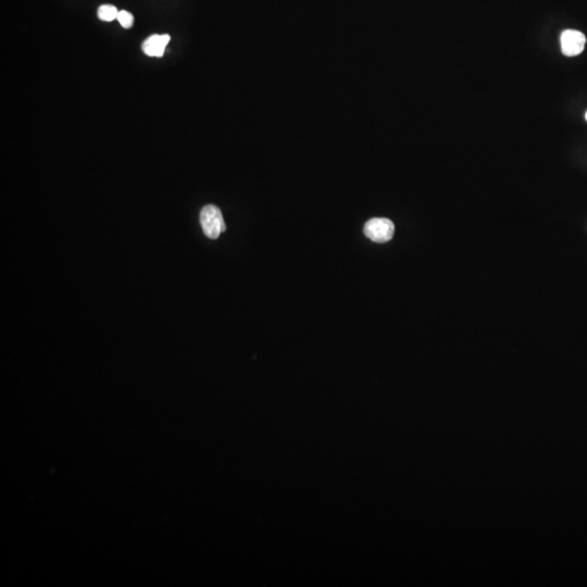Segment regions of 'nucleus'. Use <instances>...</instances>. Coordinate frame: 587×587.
Wrapping results in <instances>:
<instances>
[{"label": "nucleus", "mask_w": 587, "mask_h": 587, "mask_svg": "<svg viewBox=\"0 0 587 587\" xmlns=\"http://www.w3.org/2000/svg\"><path fill=\"white\" fill-rule=\"evenodd\" d=\"M585 119H586V121H587V113H586V115H585Z\"/></svg>", "instance_id": "nucleus-7"}, {"label": "nucleus", "mask_w": 587, "mask_h": 587, "mask_svg": "<svg viewBox=\"0 0 587 587\" xmlns=\"http://www.w3.org/2000/svg\"><path fill=\"white\" fill-rule=\"evenodd\" d=\"M363 232L372 242H387L394 236L395 225L389 219H371L365 223Z\"/></svg>", "instance_id": "nucleus-2"}, {"label": "nucleus", "mask_w": 587, "mask_h": 587, "mask_svg": "<svg viewBox=\"0 0 587 587\" xmlns=\"http://www.w3.org/2000/svg\"><path fill=\"white\" fill-rule=\"evenodd\" d=\"M201 224L207 238L217 240L221 233H224V220L222 212L217 205H208L203 207L201 212Z\"/></svg>", "instance_id": "nucleus-1"}, {"label": "nucleus", "mask_w": 587, "mask_h": 587, "mask_svg": "<svg viewBox=\"0 0 587 587\" xmlns=\"http://www.w3.org/2000/svg\"><path fill=\"white\" fill-rule=\"evenodd\" d=\"M170 41H171V36L168 34L152 35L143 43V52L147 56L160 58V57L164 56L166 45L169 44Z\"/></svg>", "instance_id": "nucleus-4"}, {"label": "nucleus", "mask_w": 587, "mask_h": 587, "mask_svg": "<svg viewBox=\"0 0 587 587\" xmlns=\"http://www.w3.org/2000/svg\"><path fill=\"white\" fill-rule=\"evenodd\" d=\"M117 15H119V11L115 6L103 5L98 8V17L105 22H111L113 20L117 19Z\"/></svg>", "instance_id": "nucleus-5"}, {"label": "nucleus", "mask_w": 587, "mask_h": 587, "mask_svg": "<svg viewBox=\"0 0 587 587\" xmlns=\"http://www.w3.org/2000/svg\"><path fill=\"white\" fill-rule=\"evenodd\" d=\"M117 20L120 23L121 27H124V29H131L134 24V17H133L132 13L125 11V10L119 11Z\"/></svg>", "instance_id": "nucleus-6"}, {"label": "nucleus", "mask_w": 587, "mask_h": 587, "mask_svg": "<svg viewBox=\"0 0 587 587\" xmlns=\"http://www.w3.org/2000/svg\"><path fill=\"white\" fill-rule=\"evenodd\" d=\"M561 50L567 57H575L582 54L586 44V37L577 29H567L561 34Z\"/></svg>", "instance_id": "nucleus-3"}]
</instances>
